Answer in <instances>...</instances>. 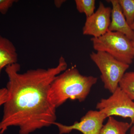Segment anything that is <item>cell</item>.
Returning <instances> with one entry per match:
<instances>
[{
	"label": "cell",
	"instance_id": "cell-1",
	"mask_svg": "<svg viewBox=\"0 0 134 134\" xmlns=\"http://www.w3.org/2000/svg\"><path fill=\"white\" fill-rule=\"evenodd\" d=\"M67 67L65 58L61 56L56 66L47 69L20 73L21 66L18 63L5 68L8 78L6 88L8 98L3 105L0 134L11 126L18 127L19 134H29L54 125L57 119L56 108L49 100L48 92L54 80Z\"/></svg>",
	"mask_w": 134,
	"mask_h": 134
},
{
	"label": "cell",
	"instance_id": "cell-2",
	"mask_svg": "<svg viewBox=\"0 0 134 134\" xmlns=\"http://www.w3.org/2000/svg\"><path fill=\"white\" fill-rule=\"evenodd\" d=\"M97 81V77L83 75L75 68L67 69L58 75L51 84L48 98L56 108L68 99L82 102Z\"/></svg>",
	"mask_w": 134,
	"mask_h": 134
},
{
	"label": "cell",
	"instance_id": "cell-3",
	"mask_svg": "<svg viewBox=\"0 0 134 134\" xmlns=\"http://www.w3.org/2000/svg\"><path fill=\"white\" fill-rule=\"evenodd\" d=\"M91 40L96 52L107 53L127 65L133 62L134 50L132 41L124 34L108 30L103 36L92 38Z\"/></svg>",
	"mask_w": 134,
	"mask_h": 134
},
{
	"label": "cell",
	"instance_id": "cell-4",
	"mask_svg": "<svg viewBox=\"0 0 134 134\" xmlns=\"http://www.w3.org/2000/svg\"><path fill=\"white\" fill-rule=\"evenodd\" d=\"M90 57L100 70V78L105 88L113 93L119 87L129 65L118 60L104 52H92Z\"/></svg>",
	"mask_w": 134,
	"mask_h": 134
},
{
	"label": "cell",
	"instance_id": "cell-5",
	"mask_svg": "<svg viewBox=\"0 0 134 134\" xmlns=\"http://www.w3.org/2000/svg\"><path fill=\"white\" fill-rule=\"evenodd\" d=\"M96 108L107 118L113 116L129 118L130 124H134V101L119 86L109 98L102 99Z\"/></svg>",
	"mask_w": 134,
	"mask_h": 134
},
{
	"label": "cell",
	"instance_id": "cell-6",
	"mask_svg": "<svg viewBox=\"0 0 134 134\" xmlns=\"http://www.w3.org/2000/svg\"><path fill=\"white\" fill-rule=\"evenodd\" d=\"M107 117L99 111L90 110L79 122L76 121L73 125L66 126L55 122L54 125L58 127L59 134L69 133L76 130L83 134H100L103 122Z\"/></svg>",
	"mask_w": 134,
	"mask_h": 134
},
{
	"label": "cell",
	"instance_id": "cell-7",
	"mask_svg": "<svg viewBox=\"0 0 134 134\" xmlns=\"http://www.w3.org/2000/svg\"><path fill=\"white\" fill-rule=\"evenodd\" d=\"M111 8L106 7L103 3H99V6L96 12L91 16L86 18L82 29L83 34L99 37L108 31L111 22Z\"/></svg>",
	"mask_w": 134,
	"mask_h": 134
},
{
	"label": "cell",
	"instance_id": "cell-8",
	"mask_svg": "<svg viewBox=\"0 0 134 134\" xmlns=\"http://www.w3.org/2000/svg\"><path fill=\"white\" fill-rule=\"evenodd\" d=\"M112 6L111 22L108 30L124 34L132 41H134V31L127 23L118 0L107 1Z\"/></svg>",
	"mask_w": 134,
	"mask_h": 134
},
{
	"label": "cell",
	"instance_id": "cell-9",
	"mask_svg": "<svg viewBox=\"0 0 134 134\" xmlns=\"http://www.w3.org/2000/svg\"><path fill=\"white\" fill-rule=\"evenodd\" d=\"M16 48L8 39L0 35V77L2 71L10 65L17 63Z\"/></svg>",
	"mask_w": 134,
	"mask_h": 134
},
{
	"label": "cell",
	"instance_id": "cell-10",
	"mask_svg": "<svg viewBox=\"0 0 134 134\" xmlns=\"http://www.w3.org/2000/svg\"><path fill=\"white\" fill-rule=\"evenodd\" d=\"M108 118L107 122L103 125L100 134H127L132 126L127 122L119 121L113 117Z\"/></svg>",
	"mask_w": 134,
	"mask_h": 134
},
{
	"label": "cell",
	"instance_id": "cell-11",
	"mask_svg": "<svg viewBox=\"0 0 134 134\" xmlns=\"http://www.w3.org/2000/svg\"><path fill=\"white\" fill-rule=\"evenodd\" d=\"M119 87L134 101V72H126L119 83Z\"/></svg>",
	"mask_w": 134,
	"mask_h": 134
},
{
	"label": "cell",
	"instance_id": "cell-12",
	"mask_svg": "<svg viewBox=\"0 0 134 134\" xmlns=\"http://www.w3.org/2000/svg\"><path fill=\"white\" fill-rule=\"evenodd\" d=\"M75 2L77 11L79 13L84 14L86 18L91 16L95 12V0H75Z\"/></svg>",
	"mask_w": 134,
	"mask_h": 134
},
{
	"label": "cell",
	"instance_id": "cell-13",
	"mask_svg": "<svg viewBox=\"0 0 134 134\" xmlns=\"http://www.w3.org/2000/svg\"><path fill=\"white\" fill-rule=\"evenodd\" d=\"M122 13L130 25L134 22V0H118Z\"/></svg>",
	"mask_w": 134,
	"mask_h": 134
},
{
	"label": "cell",
	"instance_id": "cell-14",
	"mask_svg": "<svg viewBox=\"0 0 134 134\" xmlns=\"http://www.w3.org/2000/svg\"><path fill=\"white\" fill-rule=\"evenodd\" d=\"M17 1L15 0H0V13L6 14L13 4Z\"/></svg>",
	"mask_w": 134,
	"mask_h": 134
},
{
	"label": "cell",
	"instance_id": "cell-15",
	"mask_svg": "<svg viewBox=\"0 0 134 134\" xmlns=\"http://www.w3.org/2000/svg\"><path fill=\"white\" fill-rule=\"evenodd\" d=\"M8 92L6 88L0 89V107L3 105L7 100Z\"/></svg>",
	"mask_w": 134,
	"mask_h": 134
},
{
	"label": "cell",
	"instance_id": "cell-16",
	"mask_svg": "<svg viewBox=\"0 0 134 134\" xmlns=\"http://www.w3.org/2000/svg\"><path fill=\"white\" fill-rule=\"evenodd\" d=\"M66 1L64 0H58L54 1V4L56 7L59 8L61 7L63 3L65 2Z\"/></svg>",
	"mask_w": 134,
	"mask_h": 134
},
{
	"label": "cell",
	"instance_id": "cell-17",
	"mask_svg": "<svg viewBox=\"0 0 134 134\" xmlns=\"http://www.w3.org/2000/svg\"><path fill=\"white\" fill-rule=\"evenodd\" d=\"M130 134H134V124L132 125L131 127L130 128Z\"/></svg>",
	"mask_w": 134,
	"mask_h": 134
},
{
	"label": "cell",
	"instance_id": "cell-18",
	"mask_svg": "<svg viewBox=\"0 0 134 134\" xmlns=\"http://www.w3.org/2000/svg\"><path fill=\"white\" fill-rule=\"evenodd\" d=\"M130 26L131 29H132V30L134 31V22L132 24L130 25Z\"/></svg>",
	"mask_w": 134,
	"mask_h": 134
},
{
	"label": "cell",
	"instance_id": "cell-19",
	"mask_svg": "<svg viewBox=\"0 0 134 134\" xmlns=\"http://www.w3.org/2000/svg\"><path fill=\"white\" fill-rule=\"evenodd\" d=\"M132 45H133V48L134 50V41H132Z\"/></svg>",
	"mask_w": 134,
	"mask_h": 134
}]
</instances>
